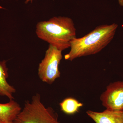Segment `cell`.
<instances>
[{
	"instance_id": "30bf717a",
	"label": "cell",
	"mask_w": 123,
	"mask_h": 123,
	"mask_svg": "<svg viewBox=\"0 0 123 123\" xmlns=\"http://www.w3.org/2000/svg\"><path fill=\"white\" fill-rule=\"evenodd\" d=\"M119 4L120 6H123V0H118Z\"/></svg>"
},
{
	"instance_id": "4fadbf2b",
	"label": "cell",
	"mask_w": 123,
	"mask_h": 123,
	"mask_svg": "<svg viewBox=\"0 0 123 123\" xmlns=\"http://www.w3.org/2000/svg\"><path fill=\"white\" fill-rule=\"evenodd\" d=\"M13 123V122H6V123Z\"/></svg>"
},
{
	"instance_id": "52a82bcc",
	"label": "cell",
	"mask_w": 123,
	"mask_h": 123,
	"mask_svg": "<svg viewBox=\"0 0 123 123\" xmlns=\"http://www.w3.org/2000/svg\"><path fill=\"white\" fill-rule=\"evenodd\" d=\"M6 62L5 60L0 62V96L12 100L14 99L13 95L16 92V90L7 81L8 73Z\"/></svg>"
},
{
	"instance_id": "8992f818",
	"label": "cell",
	"mask_w": 123,
	"mask_h": 123,
	"mask_svg": "<svg viewBox=\"0 0 123 123\" xmlns=\"http://www.w3.org/2000/svg\"><path fill=\"white\" fill-rule=\"evenodd\" d=\"M86 113L95 123H123V111L106 109L103 112H98L89 110Z\"/></svg>"
},
{
	"instance_id": "3957f363",
	"label": "cell",
	"mask_w": 123,
	"mask_h": 123,
	"mask_svg": "<svg viewBox=\"0 0 123 123\" xmlns=\"http://www.w3.org/2000/svg\"><path fill=\"white\" fill-rule=\"evenodd\" d=\"M13 123H60L57 112L50 107H46L41 101L38 93L33 96L24 107Z\"/></svg>"
},
{
	"instance_id": "7a4b0ae2",
	"label": "cell",
	"mask_w": 123,
	"mask_h": 123,
	"mask_svg": "<svg viewBox=\"0 0 123 123\" xmlns=\"http://www.w3.org/2000/svg\"><path fill=\"white\" fill-rule=\"evenodd\" d=\"M36 33L39 38L61 51L70 47V42L76 38L74 22L67 17H53L38 22Z\"/></svg>"
},
{
	"instance_id": "8fae6325",
	"label": "cell",
	"mask_w": 123,
	"mask_h": 123,
	"mask_svg": "<svg viewBox=\"0 0 123 123\" xmlns=\"http://www.w3.org/2000/svg\"><path fill=\"white\" fill-rule=\"evenodd\" d=\"M33 0H26V1L25 2V3H28V2H29V1H31V2H32V1H33Z\"/></svg>"
},
{
	"instance_id": "9c48e42d",
	"label": "cell",
	"mask_w": 123,
	"mask_h": 123,
	"mask_svg": "<svg viewBox=\"0 0 123 123\" xmlns=\"http://www.w3.org/2000/svg\"><path fill=\"white\" fill-rule=\"evenodd\" d=\"M61 110L67 115H73L79 111V109L83 106V104L74 98H65L60 103Z\"/></svg>"
},
{
	"instance_id": "6da1fadb",
	"label": "cell",
	"mask_w": 123,
	"mask_h": 123,
	"mask_svg": "<svg viewBox=\"0 0 123 123\" xmlns=\"http://www.w3.org/2000/svg\"><path fill=\"white\" fill-rule=\"evenodd\" d=\"M118 27L116 23L100 25L84 37L73 39L70 42V51L65 55V59L72 61L98 53L112 41Z\"/></svg>"
},
{
	"instance_id": "277c9868",
	"label": "cell",
	"mask_w": 123,
	"mask_h": 123,
	"mask_svg": "<svg viewBox=\"0 0 123 123\" xmlns=\"http://www.w3.org/2000/svg\"><path fill=\"white\" fill-rule=\"evenodd\" d=\"M62 51L49 44L38 68V75L42 81L51 85L60 77L59 66L62 58Z\"/></svg>"
},
{
	"instance_id": "5b68a950",
	"label": "cell",
	"mask_w": 123,
	"mask_h": 123,
	"mask_svg": "<svg viewBox=\"0 0 123 123\" xmlns=\"http://www.w3.org/2000/svg\"><path fill=\"white\" fill-rule=\"evenodd\" d=\"M100 100L106 109L123 111V80L111 82L101 94Z\"/></svg>"
},
{
	"instance_id": "ba28073f",
	"label": "cell",
	"mask_w": 123,
	"mask_h": 123,
	"mask_svg": "<svg viewBox=\"0 0 123 123\" xmlns=\"http://www.w3.org/2000/svg\"><path fill=\"white\" fill-rule=\"evenodd\" d=\"M21 110L20 105L14 99L7 103H0V119L4 123L13 122Z\"/></svg>"
},
{
	"instance_id": "7c38bea8",
	"label": "cell",
	"mask_w": 123,
	"mask_h": 123,
	"mask_svg": "<svg viewBox=\"0 0 123 123\" xmlns=\"http://www.w3.org/2000/svg\"><path fill=\"white\" fill-rule=\"evenodd\" d=\"M0 123H4V122H3L0 119Z\"/></svg>"
}]
</instances>
